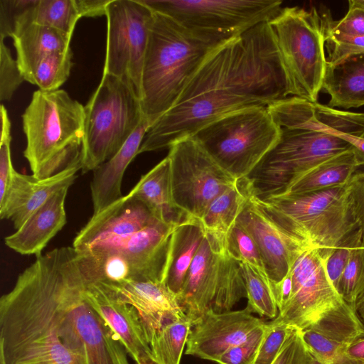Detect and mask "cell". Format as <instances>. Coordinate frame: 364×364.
<instances>
[{
	"label": "cell",
	"mask_w": 364,
	"mask_h": 364,
	"mask_svg": "<svg viewBox=\"0 0 364 364\" xmlns=\"http://www.w3.org/2000/svg\"><path fill=\"white\" fill-rule=\"evenodd\" d=\"M81 171L87 173L112 157L144 118L140 99L122 79L102 74L84 107Z\"/></svg>",
	"instance_id": "8"
},
{
	"label": "cell",
	"mask_w": 364,
	"mask_h": 364,
	"mask_svg": "<svg viewBox=\"0 0 364 364\" xmlns=\"http://www.w3.org/2000/svg\"><path fill=\"white\" fill-rule=\"evenodd\" d=\"M15 171L11 161V144L0 145V200L5 196Z\"/></svg>",
	"instance_id": "47"
},
{
	"label": "cell",
	"mask_w": 364,
	"mask_h": 364,
	"mask_svg": "<svg viewBox=\"0 0 364 364\" xmlns=\"http://www.w3.org/2000/svg\"><path fill=\"white\" fill-rule=\"evenodd\" d=\"M240 265L246 288L247 307L261 316L275 318L279 309L272 283L267 272L247 263L240 262Z\"/></svg>",
	"instance_id": "33"
},
{
	"label": "cell",
	"mask_w": 364,
	"mask_h": 364,
	"mask_svg": "<svg viewBox=\"0 0 364 364\" xmlns=\"http://www.w3.org/2000/svg\"><path fill=\"white\" fill-rule=\"evenodd\" d=\"M289 274L291 294L272 320L275 323L302 330L344 301L328 278L324 261L316 249L303 251Z\"/></svg>",
	"instance_id": "14"
},
{
	"label": "cell",
	"mask_w": 364,
	"mask_h": 364,
	"mask_svg": "<svg viewBox=\"0 0 364 364\" xmlns=\"http://www.w3.org/2000/svg\"><path fill=\"white\" fill-rule=\"evenodd\" d=\"M355 309L358 315L364 321V291L358 296Z\"/></svg>",
	"instance_id": "52"
},
{
	"label": "cell",
	"mask_w": 364,
	"mask_h": 364,
	"mask_svg": "<svg viewBox=\"0 0 364 364\" xmlns=\"http://www.w3.org/2000/svg\"><path fill=\"white\" fill-rule=\"evenodd\" d=\"M266 331L267 323H264L242 342L223 353L215 362L218 364H255Z\"/></svg>",
	"instance_id": "38"
},
{
	"label": "cell",
	"mask_w": 364,
	"mask_h": 364,
	"mask_svg": "<svg viewBox=\"0 0 364 364\" xmlns=\"http://www.w3.org/2000/svg\"><path fill=\"white\" fill-rule=\"evenodd\" d=\"M236 223L255 241L272 284L279 283L288 275L305 250L272 220L253 195Z\"/></svg>",
	"instance_id": "16"
},
{
	"label": "cell",
	"mask_w": 364,
	"mask_h": 364,
	"mask_svg": "<svg viewBox=\"0 0 364 364\" xmlns=\"http://www.w3.org/2000/svg\"><path fill=\"white\" fill-rule=\"evenodd\" d=\"M348 8L364 9V0H350L348 1Z\"/></svg>",
	"instance_id": "54"
},
{
	"label": "cell",
	"mask_w": 364,
	"mask_h": 364,
	"mask_svg": "<svg viewBox=\"0 0 364 364\" xmlns=\"http://www.w3.org/2000/svg\"><path fill=\"white\" fill-rule=\"evenodd\" d=\"M331 96L330 107L349 109L364 105V53L327 64L323 87Z\"/></svg>",
	"instance_id": "28"
},
{
	"label": "cell",
	"mask_w": 364,
	"mask_h": 364,
	"mask_svg": "<svg viewBox=\"0 0 364 364\" xmlns=\"http://www.w3.org/2000/svg\"><path fill=\"white\" fill-rule=\"evenodd\" d=\"M84 119V107L65 90L33 93L22 122L23 156L34 176L48 178L81 164Z\"/></svg>",
	"instance_id": "5"
},
{
	"label": "cell",
	"mask_w": 364,
	"mask_h": 364,
	"mask_svg": "<svg viewBox=\"0 0 364 364\" xmlns=\"http://www.w3.org/2000/svg\"><path fill=\"white\" fill-rule=\"evenodd\" d=\"M82 17L106 16L107 7L112 0H75Z\"/></svg>",
	"instance_id": "48"
},
{
	"label": "cell",
	"mask_w": 364,
	"mask_h": 364,
	"mask_svg": "<svg viewBox=\"0 0 364 364\" xmlns=\"http://www.w3.org/2000/svg\"><path fill=\"white\" fill-rule=\"evenodd\" d=\"M257 199L288 235L304 250H318L323 261L359 229L347 184Z\"/></svg>",
	"instance_id": "6"
},
{
	"label": "cell",
	"mask_w": 364,
	"mask_h": 364,
	"mask_svg": "<svg viewBox=\"0 0 364 364\" xmlns=\"http://www.w3.org/2000/svg\"><path fill=\"white\" fill-rule=\"evenodd\" d=\"M360 167L353 149H349L318 164L291 184L282 195L345 186Z\"/></svg>",
	"instance_id": "29"
},
{
	"label": "cell",
	"mask_w": 364,
	"mask_h": 364,
	"mask_svg": "<svg viewBox=\"0 0 364 364\" xmlns=\"http://www.w3.org/2000/svg\"><path fill=\"white\" fill-rule=\"evenodd\" d=\"M0 116H1V140L0 145L4 144H11V124L8 115L6 107L1 105L0 108Z\"/></svg>",
	"instance_id": "49"
},
{
	"label": "cell",
	"mask_w": 364,
	"mask_h": 364,
	"mask_svg": "<svg viewBox=\"0 0 364 364\" xmlns=\"http://www.w3.org/2000/svg\"><path fill=\"white\" fill-rule=\"evenodd\" d=\"M311 358L312 355L302 338L301 330L294 328L272 364H310Z\"/></svg>",
	"instance_id": "43"
},
{
	"label": "cell",
	"mask_w": 364,
	"mask_h": 364,
	"mask_svg": "<svg viewBox=\"0 0 364 364\" xmlns=\"http://www.w3.org/2000/svg\"><path fill=\"white\" fill-rule=\"evenodd\" d=\"M310 364H328V363L325 362L324 360L314 356V355H312V358H311Z\"/></svg>",
	"instance_id": "55"
},
{
	"label": "cell",
	"mask_w": 364,
	"mask_h": 364,
	"mask_svg": "<svg viewBox=\"0 0 364 364\" xmlns=\"http://www.w3.org/2000/svg\"><path fill=\"white\" fill-rule=\"evenodd\" d=\"M70 187L56 192L21 228L6 237V245L23 255H41L48 243L66 224L65 203Z\"/></svg>",
	"instance_id": "23"
},
{
	"label": "cell",
	"mask_w": 364,
	"mask_h": 364,
	"mask_svg": "<svg viewBox=\"0 0 364 364\" xmlns=\"http://www.w3.org/2000/svg\"><path fill=\"white\" fill-rule=\"evenodd\" d=\"M135 364H157L155 360L152 358L151 355H146L141 357L136 361Z\"/></svg>",
	"instance_id": "53"
},
{
	"label": "cell",
	"mask_w": 364,
	"mask_h": 364,
	"mask_svg": "<svg viewBox=\"0 0 364 364\" xmlns=\"http://www.w3.org/2000/svg\"><path fill=\"white\" fill-rule=\"evenodd\" d=\"M346 352L341 353L336 356L329 364H362L349 358Z\"/></svg>",
	"instance_id": "51"
},
{
	"label": "cell",
	"mask_w": 364,
	"mask_h": 364,
	"mask_svg": "<svg viewBox=\"0 0 364 364\" xmlns=\"http://www.w3.org/2000/svg\"><path fill=\"white\" fill-rule=\"evenodd\" d=\"M337 291L343 299L355 309L358 296L364 291V245L362 240L351 251Z\"/></svg>",
	"instance_id": "36"
},
{
	"label": "cell",
	"mask_w": 364,
	"mask_h": 364,
	"mask_svg": "<svg viewBox=\"0 0 364 364\" xmlns=\"http://www.w3.org/2000/svg\"><path fill=\"white\" fill-rule=\"evenodd\" d=\"M264 322L246 306L237 311L215 312L210 309L193 326L185 353L216 361Z\"/></svg>",
	"instance_id": "17"
},
{
	"label": "cell",
	"mask_w": 364,
	"mask_h": 364,
	"mask_svg": "<svg viewBox=\"0 0 364 364\" xmlns=\"http://www.w3.org/2000/svg\"><path fill=\"white\" fill-rule=\"evenodd\" d=\"M252 195L247 178L237 180L210 204L199 220L205 235L221 253H228L230 234Z\"/></svg>",
	"instance_id": "26"
},
{
	"label": "cell",
	"mask_w": 364,
	"mask_h": 364,
	"mask_svg": "<svg viewBox=\"0 0 364 364\" xmlns=\"http://www.w3.org/2000/svg\"><path fill=\"white\" fill-rule=\"evenodd\" d=\"M158 220L143 202L127 193L93 214L75 236L73 247L76 250L110 248Z\"/></svg>",
	"instance_id": "15"
},
{
	"label": "cell",
	"mask_w": 364,
	"mask_h": 364,
	"mask_svg": "<svg viewBox=\"0 0 364 364\" xmlns=\"http://www.w3.org/2000/svg\"><path fill=\"white\" fill-rule=\"evenodd\" d=\"M36 0L0 1V38L11 37L17 21Z\"/></svg>",
	"instance_id": "45"
},
{
	"label": "cell",
	"mask_w": 364,
	"mask_h": 364,
	"mask_svg": "<svg viewBox=\"0 0 364 364\" xmlns=\"http://www.w3.org/2000/svg\"><path fill=\"white\" fill-rule=\"evenodd\" d=\"M351 206L364 245V171H357L347 183Z\"/></svg>",
	"instance_id": "46"
},
{
	"label": "cell",
	"mask_w": 364,
	"mask_h": 364,
	"mask_svg": "<svg viewBox=\"0 0 364 364\" xmlns=\"http://www.w3.org/2000/svg\"><path fill=\"white\" fill-rule=\"evenodd\" d=\"M223 255L205 235L178 296L181 307L193 326L213 309L219 285Z\"/></svg>",
	"instance_id": "21"
},
{
	"label": "cell",
	"mask_w": 364,
	"mask_h": 364,
	"mask_svg": "<svg viewBox=\"0 0 364 364\" xmlns=\"http://www.w3.org/2000/svg\"><path fill=\"white\" fill-rule=\"evenodd\" d=\"M167 156L175 203L189 218L200 220L210 204L237 181L192 137L173 145Z\"/></svg>",
	"instance_id": "13"
},
{
	"label": "cell",
	"mask_w": 364,
	"mask_h": 364,
	"mask_svg": "<svg viewBox=\"0 0 364 364\" xmlns=\"http://www.w3.org/2000/svg\"><path fill=\"white\" fill-rule=\"evenodd\" d=\"M232 38L188 28L154 11L140 98L144 116L151 127L173 105L205 58Z\"/></svg>",
	"instance_id": "4"
},
{
	"label": "cell",
	"mask_w": 364,
	"mask_h": 364,
	"mask_svg": "<svg viewBox=\"0 0 364 364\" xmlns=\"http://www.w3.org/2000/svg\"><path fill=\"white\" fill-rule=\"evenodd\" d=\"M267 107L244 109L208 124L192 138L236 180L247 177L280 138Z\"/></svg>",
	"instance_id": "9"
},
{
	"label": "cell",
	"mask_w": 364,
	"mask_h": 364,
	"mask_svg": "<svg viewBox=\"0 0 364 364\" xmlns=\"http://www.w3.org/2000/svg\"><path fill=\"white\" fill-rule=\"evenodd\" d=\"M85 285L77 267L62 294L60 323L68 346L86 364H129L123 344L85 299Z\"/></svg>",
	"instance_id": "10"
},
{
	"label": "cell",
	"mask_w": 364,
	"mask_h": 364,
	"mask_svg": "<svg viewBox=\"0 0 364 364\" xmlns=\"http://www.w3.org/2000/svg\"><path fill=\"white\" fill-rule=\"evenodd\" d=\"M154 11L141 0H112L106 11L102 74L117 77L141 98V77Z\"/></svg>",
	"instance_id": "12"
},
{
	"label": "cell",
	"mask_w": 364,
	"mask_h": 364,
	"mask_svg": "<svg viewBox=\"0 0 364 364\" xmlns=\"http://www.w3.org/2000/svg\"><path fill=\"white\" fill-rule=\"evenodd\" d=\"M152 11L182 26L236 37L269 22L282 9L280 0H141Z\"/></svg>",
	"instance_id": "11"
},
{
	"label": "cell",
	"mask_w": 364,
	"mask_h": 364,
	"mask_svg": "<svg viewBox=\"0 0 364 364\" xmlns=\"http://www.w3.org/2000/svg\"><path fill=\"white\" fill-rule=\"evenodd\" d=\"M301 331L311 353L329 364L349 345L364 338V323L343 301Z\"/></svg>",
	"instance_id": "20"
},
{
	"label": "cell",
	"mask_w": 364,
	"mask_h": 364,
	"mask_svg": "<svg viewBox=\"0 0 364 364\" xmlns=\"http://www.w3.org/2000/svg\"><path fill=\"white\" fill-rule=\"evenodd\" d=\"M81 170L73 165L48 178H39L15 171L5 196L0 200V218L12 221L16 230L56 192L71 186Z\"/></svg>",
	"instance_id": "18"
},
{
	"label": "cell",
	"mask_w": 364,
	"mask_h": 364,
	"mask_svg": "<svg viewBox=\"0 0 364 364\" xmlns=\"http://www.w3.org/2000/svg\"><path fill=\"white\" fill-rule=\"evenodd\" d=\"M269 23L287 77L289 95L317 102L327 68L326 24L319 11L282 7Z\"/></svg>",
	"instance_id": "7"
},
{
	"label": "cell",
	"mask_w": 364,
	"mask_h": 364,
	"mask_svg": "<svg viewBox=\"0 0 364 364\" xmlns=\"http://www.w3.org/2000/svg\"><path fill=\"white\" fill-rule=\"evenodd\" d=\"M71 37L58 29L34 23L17 31L12 38L25 80L31 82L33 70L43 59L70 48Z\"/></svg>",
	"instance_id": "27"
},
{
	"label": "cell",
	"mask_w": 364,
	"mask_h": 364,
	"mask_svg": "<svg viewBox=\"0 0 364 364\" xmlns=\"http://www.w3.org/2000/svg\"><path fill=\"white\" fill-rule=\"evenodd\" d=\"M75 256L73 247L41 254L1 297L0 364H86L58 328L60 295Z\"/></svg>",
	"instance_id": "2"
},
{
	"label": "cell",
	"mask_w": 364,
	"mask_h": 364,
	"mask_svg": "<svg viewBox=\"0 0 364 364\" xmlns=\"http://www.w3.org/2000/svg\"><path fill=\"white\" fill-rule=\"evenodd\" d=\"M279 123V141L246 177L252 195L261 200L284 194L318 164L353 149L346 139L360 128L353 124L328 132L326 114L296 97L282 104Z\"/></svg>",
	"instance_id": "3"
},
{
	"label": "cell",
	"mask_w": 364,
	"mask_h": 364,
	"mask_svg": "<svg viewBox=\"0 0 364 364\" xmlns=\"http://www.w3.org/2000/svg\"><path fill=\"white\" fill-rule=\"evenodd\" d=\"M193 327L186 316L167 321L149 340L152 358L157 364H180Z\"/></svg>",
	"instance_id": "32"
},
{
	"label": "cell",
	"mask_w": 364,
	"mask_h": 364,
	"mask_svg": "<svg viewBox=\"0 0 364 364\" xmlns=\"http://www.w3.org/2000/svg\"><path fill=\"white\" fill-rule=\"evenodd\" d=\"M361 240L358 229L340 244L324 260L326 273L333 285L338 289L342 274L348 264L353 247Z\"/></svg>",
	"instance_id": "42"
},
{
	"label": "cell",
	"mask_w": 364,
	"mask_h": 364,
	"mask_svg": "<svg viewBox=\"0 0 364 364\" xmlns=\"http://www.w3.org/2000/svg\"><path fill=\"white\" fill-rule=\"evenodd\" d=\"M228 252L239 262L247 263L261 271L267 272L255 241L237 223L235 224L230 234Z\"/></svg>",
	"instance_id": "37"
},
{
	"label": "cell",
	"mask_w": 364,
	"mask_h": 364,
	"mask_svg": "<svg viewBox=\"0 0 364 364\" xmlns=\"http://www.w3.org/2000/svg\"><path fill=\"white\" fill-rule=\"evenodd\" d=\"M323 14L331 32L346 36H364V9L348 8L347 14L338 21H334L326 8Z\"/></svg>",
	"instance_id": "44"
},
{
	"label": "cell",
	"mask_w": 364,
	"mask_h": 364,
	"mask_svg": "<svg viewBox=\"0 0 364 364\" xmlns=\"http://www.w3.org/2000/svg\"><path fill=\"white\" fill-rule=\"evenodd\" d=\"M346 353L349 358L364 364V338L349 345Z\"/></svg>",
	"instance_id": "50"
},
{
	"label": "cell",
	"mask_w": 364,
	"mask_h": 364,
	"mask_svg": "<svg viewBox=\"0 0 364 364\" xmlns=\"http://www.w3.org/2000/svg\"><path fill=\"white\" fill-rule=\"evenodd\" d=\"M97 286L112 298L136 309L144 324L148 342L165 322L186 316L178 296L165 282L132 281Z\"/></svg>",
	"instance_id": "19"
},
{
	"label": "cell",
	"mask_w": 364,
	"mask_h": 364,
	"mask_svg": "<svg viewBox=\"0 0 364 364\" xmlns=\"http://www.w3.org/2000/svg\"><path fill=\"white\" fill-rule=\"evenodd\" d=\"M294 327L273 321L267 323V331L259 347L255 364H272L287 338Z\"/></svg>",
	"instance_id": "41"
},
{
	"label": "cell",
	"mask_w": 364,
	"mask_h": 364,
	"mask_svg": "<svg viewBox=\"0 0 364 364\" xmlns=\"http://www.w3.org/2000/svg\"><path fill=\"white\" fill-rule=\"evenodd\" d=\"M247 297L240 262L229 254L222 256L219 285L213 309L215 312L230 311L242 298Z\"/></svg>",
	"instance_id": "34"
},
{
	"label": "cell",
	"mask_w": 364,
	"mask_h": 364,
	"mask_svg": "<svg viewBox=\"0 0 364 364\" xmlns=\"http://www.w3.org/2000/svg\"><path fill=\"white\" fill-rule=\"evenodd\" d=\"M72 58L70 48L47 56L36 67L30 82L43 91L58 90L70 75Z\"/></svg>",
	"instance_id": "35"
},
{
	"label": "cell",
	"mask_w": 364,
	"mask_h": 364,
	"mask_svg": "<svg viewBox=\"0 0 364 364\" xmlns=\"http://www.w3.org/2000/svg\"><path fill=\"white\" fill-rule=\"evenodd\" d=\"M326 24L325 48L328 53L327 63L336 65L349 56L364 53V36H346L331 32L323 14Z\"/></svg>",
	"instance_id": "39"
},
{
	"label": "cell",
	"mask_w": 364,
	"mask_h": 364,
	"mask_svg": "<svg viewBox=\"0 0 364 364\" xmlns=\"http://www.w3.org/2000/svg\"><path fill=\"white\" fill-rule=\"evenodd\" d=\"M80 18L75 0H36L17 21L14 34L34 23L58 29L72 36Z\"/></svg>",
	"instance_id": "31"
},
{
	"label": "cell",
	"mask_w": 364,
	"mask_h": 364,
	"mask_svg": "<svg viewBox=\"0 0 364 364\" xmlns=\"http://www.w3.org/2000/svg\"><path fill=\"white\" fill-rule=\"evenodd\" d=\"M83 296L118 337L134 362L144 355H151L144 324L134 306L112 298L95 284H86Z\"/></svg>",
	"instance_id": "22"
},
{
	"label": "cell",
	"mask_w": 364,
	"mask_h": 364,
	"mask_svg": "<svg viewBox=\"0 0 364 364\" xmlns=\"http://www.w3.org/2000/svg\"><path fill=\"white\" fill-rule=\"evenodd\" d=\"M289 96L287 77L269 22L213 50L173 105L149 129L139 154L170 149L231 113Z\"/></svg>",
	"instance_id": "1"
},
{
	"label": "cell",
	"mask_w": 364,
	"mask_h": 364,
	"mask_svg": "<svg viewBox=\"0 0 364 364\" xmlns=\"http://www.w3.org/2000/svg\"><path fill=\"white\" fill-rule=\"evenodd\" d=\"M24 80L16 59L0 38V100H10Z\"/></svg>",
	"instance_id": "40"
},
{
	"label": "cell",
	"mask_w": 364,
	"mask_h": 364,
	"mask_svg": "<svg viewBox=\"0 0 364 364\" xmlns=\"http://www.w3.org/2000/svg\"><path fill=\"white\" fill-rule=\"evenodd\" d=\"M128 194L143 202L164 223L178 225L191 218L175 203L168 156L141 176Z\"/></svg>",
	"instance_id": "25"
},
{
	"label": "cell",
	"mask_w": 364,
	"mask_h": 364,
	"mask_svg": "<svg viewBox=\"0 0 364 364\" xmlns=\"http://www.w3.org/2000/svg\"><path fill=\"white\" fill-rule=\"evenodd\" d=\"M150 127V123L144 117L120 149L93 171L90 182L93 214L102 211L123 196L121 187L124 174L129 164L139 154Z\"/></svg>",
	"instance_id": "24"
},
{
	"label": "cell",
	"mask_w": 364,
	"mask_h": 364,
	"mask_svg": "<svg viewBox=\"0 0 364 364\" xmlns=\"http://www.w3.org/2000/svg\"><path fill=\"white\" fill-rule=\"evenodd\" d=\"M205 235L200 221L195 218L180 224L175 231L171 263L166 284L177 296Z\"/></svg>",
	"instance_id": "30"
}]
</instances>
